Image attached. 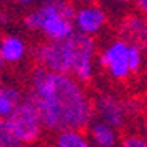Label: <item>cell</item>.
Returning a JSON list of instances; mask_svg holds the SVG:
<instances>
[{"label":"cell","instance_id":"cell-2","mask_svg":"<svg viewBox=\"0 0 147 147\" xmlns=\"http://www.w3.org/2000/svg\"><path fill=\"white\" fill-rule=\"evenodd\" d=\"M76 8L71 0H44L23 16L28 31L40 32L49 42H63L76 32L73 18Z\"/></svg>","mask_w":147,"mask_h":147},{"label":"cell","instance_id":"cell-7","mask_svg":"<svg viewBox=\"0 0 147 147\" xmlns=\"http://www.w3.org/2000/svg\"><path fill=\"white\" fill-rule=\"evenodd\" d=\"M92 99H94L95 118L105 121L117 129L125 128L128 120H129L125 97H120L110 91H100Z\"/></svg>","mask_w":147,"mask_h":147},{"label":"cell","instance_id":"cell-6","mask_svg":"<svg viewBox=\"0 0 147 147\" xmlns=\"http://www.w3.org/2000/svg\"><path fill=\"white\" fill-rule=\"evenodd\" d=\"M37 66L58 74H71V45L69 40L63 42H40L32 49Z\"/></svg>","mask_w":147,"mask_h":147},{"label":"cell","instance_id":"cell-13","mask_svg":"<svg viewBox=\"0 0 147 147\" xmlns=\"http://www.w3.org/2000/svg\"><path fill=\"white\" fill-rule=\"evenodd\" d=\"M52 147H94L82 129H66L55 133Z\"/></svg>","mask_w":147,"mask_h":147},{"label":"cell","instance_id":"cell-3","mask_svg":"<svg viewBox=\"0 0 147 147\" xmlns=\"http://www.w3.org/2000/svg\"><path fill=\"white\" fill-rule=\"evenodd\" d=\"M68 40L71 45V76L81 84H89L95 74L94 57L97 52V42L94 37L81 32H74Z\"/></svg>","mask_w":147,"mask_h":147},{"label":"cell","instance_id":"cell-10","mask_svg":"<svg viewBox=\"0 0 147 147\" xmlns=\"http://www.w3.org/2000/svg\"><path fill=\"white\" fill-rule=\"evenodd\" d=\"M87 136L94 147H118L121 142L120 133L117 128L110 126L108 123L99 118H94V121L89 125Z\"/></svg>","mask_w":147,"mask_h":147},{"label":"cell","instance_id":"cell-11","mask_svg":"<svg viewBox=\"0 0 147 147\" xmlns=\"http://www.w3.org/2000/svg\"><path fill=\"white\" fill-rule=\"evenodd\" d=\"M28 53V45L23 37L16 34H7L0 37V55L3 63L8 65H16Z\"/></svg>","mask_w":147,"mask_h":147},{"label":"cell","instance_id":"cell-5","mask_svg":"<svg viewBox=\"0 0 147 147\" xmlns=\"http://www.w3.org/2000/svg\"><path fill=\"white\" fill-rule=\"evenodd\" d=\"M129 47L128 42L117 37L110 40L97 57L102 69L115 81H126L133 76L129 66Z\"/></svg>","mask_w":147,"mask_h":147},{"label":"cell","instance_id":"cell-19","mask_svg":"<svg viewBox=\"0 0 147 147\" xmlns=\"http://www.w3.org/2000/svg\"><path fill=\"white\" fill-rule=\"evenodd\" d=\"M78 2H81L82 5H97L99 0H78Z\"/></svg>","mask_w":147,"mask_h":147},{"label":"cell","instance_id":"cell-9","mask_svg":"<svg viewBox=\"0 0 147 147\" xmlns=\"http://www.w3.org/2000/svg\"><path fill=\"white\" fill-rule=\"evenodd\" d=\"M107 23L108 16L105 10L99 5H82L79 8H76V13L73 18L76 32H81L89 37L100 34L105 29Z\"/></svg>","mask_w":147,"mask_h":147},{"label":"cell","instance_id":"cell-12","mask_svg":"<svg viewBox=\"0 0 147 147\" xmlns=\"http://www.w3.org/2000/svg\"><path fill=\"white\" fill-rule=\"evenodd\" d=\"M26 95L16 86H5L0 91V120H8Z\"/></svg>","mask_w":147,"mask_h":147},{"label":"cell","instance_id":"cell-21","mask_svg":"<svg viewBox=\"0 0 147 147\" xmlns=\"http://www.w3.org/2000/svg\"><path fill=\"white\" fill-rule=\"evenodd\" d=\"M15 2H18L20 5H31L34 0H15Z\"/></svg>","mask_w":147,"mask_h":147},{"label":"cell","instance_id":"cell-14","mask_svg":"<svg viewBox=\"0 0 147 147\" xmlns=\"http://www.w3.org/2000/svg\"><path fill=\"white\" fill-rule=\"evenodd\" d=\"M0 147H24V144L15 136L7 120H0Z\"/></svg>","mask_w":147,"mask_h":147},{"label":"cell","instance_id":"cell-17","mask_svg":"<svg viewBox=\"0 0 147 147\" xmlns=\"http://www.w3.org/2000/svg\"><path fill=\"white\" fill-rule=\"evenodd\" d=\"M133 3L138 10V13H141L142 16L147 18V0H133Z\"/></svg>","mask_w":147,"mask_h":147},{"label":"cell","instance_id":"cell-18","mask_svg":"<svg viewBox=\"0 0 147 147\" xmlns=\"http://www.w3.org/2000/svg\"><path fill=\"white\" fill-rule=\"evenodd\" d=\"M141 134L147 139V112L144 113L142 118H141Z\"/></svg>","mask_w":147,"mask_h":147},{"label":"cell","instance_id":"cell-1","mask_svg":"<svg viewBox=\"0 0 147 147\" xmlns=\"http://www.w3.org/2000/svg\"><path fill=\"white\" fill-rule=\"evenodd\" d=\"M26 97L36 105L45 129L60 133L84 129L94 121V99L71 74H58L36 66Z\"/></svg>","mask_w":147,"mask_h":147},{"label":"cell","instance_id":"cell-20","mask_svg":"<svg viewBox=\"0 0 147 147\" xmlns=\"http://www.w3.org/2000/svg\"><path fill=\"white\" fill-rule=\"evenodd\" d=\"M108 2H112V3H118V5H121V3H133V0H108Z\"/></svg>","mask_w":147,"mask_h":147},{"label":"cell","instance_id":"cell-15","mask_svg":"<svg viewBox=\"0 0 147 147\" xmlns=\"http://www.w3.org/2000/svg\"><path fill=\"white\" fill-rule=\"evenodd\" d=\"M129 66H131V73L138 74L144 66V52L139 50L138 47H129Z\"/></svg>","mask_w":147,"mask_h":147},{"label":"cell","instance_id":"cell-16","mask_svg":"<svg viewBox=\"0 0 147 147\" xmlns=\"http://www.w3.org/2000/svg\"><path fill=\"white\" fill-rule=\"evenodd\" d=\"M118 147H147V139L139 133H128L121 138Z\"/></svg>","mask_w":147,"mask_h":147},{"label":"cell","instance_id":"cell-8","mask_svg":"<svg viewBox=\"0 0 147 147\" xmlns=\"http://www.w3.org/2000/svg\"><path fill=\"white\" fill-rule=\"evenodd\" d=\"M117 36L133 47L147 52V18L141 13H128L117 24Z\"/></svg>","mask_w":147,"mask_h":147},{"label":"cell","instance_id":"cell-4","mask_svg":"<svg viewBox=\"0 0 147 147\" xmlns=\"http://www.w3.org/2000/svg\"><path fill=\"white\" fill-rule=\"evenodd\" d=\"M7 121H8L10 128L13 129L15 136L24 146L36 144L42 138V131H44L42 120L39 117V112H37L36 105L28 97H24V100L18 105L16 110L10 115V118Z\"/></svg>","mask_w":147,"mask_h":147},{"label":"cell","instance_id":"cell-22","mask_svg":"<svg viewBox=\"0 0 147 147\" xmlns=\"http://www.w3.org/2000/svg\"><path fill=\"white\" fill-rule=\"evenodd\" d=\"M7 86V84H5V81H3V78H2V76H0V91H2V89H3V87Z\"/></svg>","mask_w":147,"mask_h":147}]
</instances>
